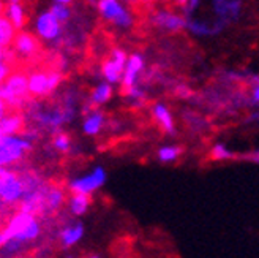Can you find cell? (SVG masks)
<instances>
[{
  "mask_svg": "<svg viewBox=\"0 0 259 258\" xmlns=\"http://www.w3.org/2000/svg\"><path fill=\"white\" fill-rule=\"evenodd\" d=\"M201 2H202V0H188L187 5H185V8L182 10V15H184V16H187V18L193 16L194 13H196V11L199 10Z\"/></svg>",
  "mask_w": 259,
  "mask_h": 258,
  "instance_id": "cell-32",
  "label": "cell"
},
{
  "mask_svg": "<svg viewBox=\"0 0 259 258\" xmlns=\"http://www.w3.org/2000/svg\"><path fill=\"white\" fill-rule=\"evenodd\" d=\"M4 16L15 25L16 30H22L27 24V13H25V8L21 4H5V10H4Z\"/></svg>",
  "mask_w": 259,
  "mask_h": 258,
  "instance_id": "cell-22",
  "label": "cell"
},
{
  "mask_svg": "<svg viewBox=\"0 0 259 258\" xmlns=\"http://www.w3.org/2000/svg\"><path fill=\"white\" fill-rule=\"evenodd\" d=\"M97 11L100 18L114 25L115 29L130 30L135 24V16L122 0H98Z\"/></svg>",
  "mask_w": 259,
  "mask_h": 258,
  "instance_id": "cell-3",
  "label": "cell"
},
{
  "mask_svg": "<svg viewBox=\"0 0 259 258\" xmlns=\"http://www.w3.org/2000/svg\"><path fill=\"white\" fill-rule=\"evenodd\" d=\"M112 95H114V86L103 80L92 87V92H90V97H89V103L92 106L100 108L103 105H106V103L112 98Z\"/></svg>",
  "mask_w": 259,
  "mask_h": 258,
  "instance_id": "cell-19",
  "label": "cell"
},
{
  "mask_svg": "<svg viewBox=\"0 0 259 258\" xmlns=\"http://www.w3.org/2000/svg\"><path fill=\"white\" fill-rule=\"evenodd\" d=\"M250 84H251V90L248 97V105L259 106V76H253L250 80Z\"/></svg>",
  "mask_w": 259,
  "mask_h": 258,
  "instance_id": "cell-30",
  "label": "cell"
},
{
  "mask_svg": "<svg viewBox=\"0 0 259 258\" xmlns=\"http://www.w3.org/2000/svg\"><path fill=\"white\" fill-rule=\"evenodd\" d=\"M30 119L36 125V128H45V130H53L54 133L59 132L63 125L70 124V118L65 113L62 106H40L35 105L32 106L30 113Z\"/></svg>",
  "mask_w": 259,
  "mask_h": 258,
  "instance_id": "cell-6",
  "label": "cell"
},
{
  "mask_svg": "<svg viewBox=\"0 0 259 258\" xmlns=\"http://www.w3.org/2000/svg\"><path fill=\"white\" fill-rule=\"evenodd\" d=\"M18 30L4 15H0V48H10Z\"/></svg>",
  "mask_w": 259,
  "mask_h": 258,
  "instance_id": "cell-25",
  "label": "cell"
},
{
  "mask_svg": "<svg viewBox=\"0 0 259 258\" xmlns=\"http://www.w3.org/2000/svg\"><path fill=\"white\" fill-rule=\"evenodd\" d=\"M0 176L4 179V186H2V190H0V200H2L7 206L19 204L24 197V192H25L22 177L18 176L10 166L0 168Z\"/></svg>",
  "mask_w": 259,
  "mask_h": 258,
  "instance_id": "cell-9",
  "label": "cell"
},
{
  "mask_svg": "<svg viewBox=\"0 0 259 258\" xmlns=\"http://www.w3.org/2000/svg\"><path fill=\"white\" fill-rule=\"evenodd\" d=\"M32 148L33 143L22 133L0 135V168L19 163Z\"/></svg>",
  "mask_w": 259,
  "mask_h": 258,
  "instance_id": "cell-4",
  "label": "cell"
},
{
  "mask_svg": "<svg viewBox=\"0 0 259 258\" xmlns=\"http://www.w3.org/2000/svg\"><path fill=\"white\" fill-rule=\"evenodd\" d=\"M126 59H128V54H126L125 49L114 48L109 53V56L105 60H103V63H101V76H103V80L111 83L112 86L120 84Z\"/></svg>",
  "mask_w": 259,
  "mask_h": 258,
  "instance_id": "cell-10",
  "label": "cell"
},
{
  "mask_svg": "<svg viewBox=\"0 0 259 258\" xmlns=\"http://www.w3.org/2000/svg\"><path fill=\"white\" fill-rule=\"evenodd\" d=\"M108 180V173L101 165H97L90 171L73 177L68 182V192L71 193H84V195H94L100 189L105 187Z\"/></svg>",
  "mask_w": 259,
  "mask_h": 258,
  "instance_id": "cell-8",
  "label": "cell"
},
{
  "mask_svg": "<svg viewBox=\"0 0 259 258\" xmlns=\"http://www.w3.org/2000/svg\"><path fill=\"white\" fill-rule=\"evenodd\" d=\"M4 235L7 239H16L22 242L24 246L35 242L41 235V224L38 222V218L35 214L21 211L13 214L7 225L4 227Z\"/></svg>",
  "mask_w": 259,
  "mask_h": 258,
  "instance_id": "cell-1",
  "label": "cell"
},
{
  "mask_svg": "<svg viewBox=\"0 0 259 258\" xmlns=\"http://www.w3.org/2000/svg\"><path fill=\"white\" fill-rule=\"evenodd\" d=\"M0 97L5 101L8 109H18L24 103L29 101V84H27V75L22 71L10 73L7 80L0 84Z\"/></svg>",
  "mask_w": 259,
  "mask_h": 258,
  "instance_id": "cell-2",
  "label": "cell"
},
{
  "mask_svg": "<svg viewBox=\"0 0 259 258\" xmlns=\"http://www.w3.org/2000/svg\"><path fill=\"white\" fill-rule=\"evenodd\" d=\"M84 119L81 124V130L85 136H98L106 124V114L103 113L100 108L92 106L90 103L82 108Z\"/></svg>",
  "mask_w": 259,
  "mask_h": 258,
  "instance_id": "cell-16",
  "label": "cell"
},
{
  "mask_svg": "<svg viewBox=\"0 0 259 258\" xmlns=\"http://www.w3.org/2000/svg\"><path fill=\"white\" fill-rule=\"evenodd\" d=\"M126 101H130V105H133L136 108L139 106H144L146 105V101H147V90L146 87L142 86L141 83L133 86V87H130L126 90H122Z\"/></svg>",
  "mask_w": 259,
  "mask_h": 258,
  "instance_id": "cell-24",
  "label": "cell"
},
{
  "mask_svg": "<svg viewBox=\"0 0 259 258\" xmlns=\"http://www.w3.org/2000/svg\"><path fill=\"white\" fill-rule=\"evenodd\" d=\"M13 51H15V54L18 57L24 60L33 59L40 53V40H38L36 35L25 32L24 29L18 30L15 40H13Z\"/></svg>",
  "mask_w": 259,
  "mask_h": 258,
  "instance_id": "cell-15",
  "label": "cell"
},
{
  "mask_svg": "<svg viewBox=\"0 0 259 258\" xmlns=\"http://www.w3.org/2000/svg\"><path fill=\"white\" fill-rule=\"evenodd\" d=\"M85 2L90 4V5H94V7H97V2H98V0H85Z\"/></svg>",
  "mask_w": 259,
  "mask_h": 258,
  "instance_id": "cell-41",
  "label": "cell"
},
{
  "mask_svg": "<svg viewBox=\"0 0 259 258\" xmlns=\"http://www.w3.org/2000/svg\"><path fill=\"white\" fill-rule=\"evenodd\" d=\"M122 2H125V4H133V2H136V0H122Z\"/></svg>",
  "mask_w": 259,
  "mask_h": 258,
  "instance_id": "cell-42",
  "label": "cell"
},
{
  "mask_svg": "<svg viewBox=\"0 0 259 258\" xmlns=\"http://www.w3.org/2000/svg\"><path fill=\"white\" fill-rule=\"evenodd\" d=\"M228 25L220 21V19H213V21H204V19H198L194 16L187 18V27L185 30H188L193 36L198 38H209V36H217L222 33Z\"/></svg>",
  "mask_w": 259,
  "mask_h": 258,
  "instance_id": "cell-14",
  "label": "cell"
},
{
  "mask_svg": "<svg viewBox=\"0 0 259 258\" xmlns=\"http://www.w3.org/2000/svg\"><path fill=\"white\" fill-rule=\"evenodd\" d=\"M53 2H56V4H65V5H71L74 0H53Z\"/></svg>",
  "mask_w": 259,
  "mask_h": 258,
  "instance_id": "cell-36",
  "label": "cell"
},
{
  "mask_svg": "<svg viewBox=\"0 0 259 258\" xmlns=\"http://www.w3.org/2000/svg\"><path fill=\"white\" fill-rule=\"evenodd\" d=\"M63 81L59 70H35L27 75L29 94L33 98H48L53 95Z\"/></svg>",
  "mask_w": 259,
  "mask_h": 258,
  "instance_id": "cell-5",
  "label": "cell"
},
{
  "mask_svg": "<svg viewBox=\"0 0 259 258\" xmlns=\"http://www.w3.org/2000/svg\"><path fill=\"white\" fill-rule=\"evenodd\" d=\"M2 186H4V179H2V176H0V190H2Z\"/></svg>",
  "mask_w": 259,
  "mask_h": 258,
  "instance_id": "cell-43",
  "label": "cell"
},
{
  "mask_svg": "<svg viewBox=\"0 0 259 258\" xmlns=\"http://www.w3.org/2000/svg\"><path fill=\"white\" fill-rule=\"evenodd\" d=\"M146 71V59L141 53H133L130 54L125 63V68H123V75H122V90H126L130 87H133L136 84L141 83L142 75Z\"/></svg>",
  "mask_w": 259,
  "mask_h": 258,
  "instance_id": "cell-12",
  "label": "cell"
},
{
  "mask_svg": "<svg viewBox=\"0 0 259 258\" xmlns=\"http://www.w3.org/2000/svg\"><path fill=\"white\" fill-rule=\"evenodd\" d=\"M22 0H5V4H21Z\"/></svg>",
  "mask_w": 259,
  "mask_h": 258,
  "instance_id": "cell-40",
  "label": "cell"
},
{
  "mask_svg": "<svg viewBox=\"0 0 259 258\" xmlns=\"http://www.w3.org/2000/svg\"><path fill=\"white\" fill-rule=\"evenodd\" d=\"M212 11L215 19L223 21L229 27L242 16L243 2L242 0H212Z\"/></svg>",
  "mask_w": 259,
  "mask_h": 258,
  "instance_id": "cell-13",
  "label": "cell"
},
{
  "mask_svg": "<svg viewBox=\"0 0 259 258\" xmlns=\"http://www.w3.org/2000/svg\"><path fill=\"white\" fill-rule=\"evenodd\" d=\"M150 113H152V118L160 127V130L166 135H176V121H174V116L169 109V106L166 105L163 101H157L153 103L152 108H150Z\"/></svg>",
  "mask_w": 259,
  "mask_h": 258,
  "instance_id": "cell-17",
  "label": "cell"
},
{
  "mask_svg": "<svg viewBox=\"0 0 259 258\" xmlns=\"http://www.w3.org/2000/svg\"><path fill=\"white\" fill-rule=\"evenodd\" d=\"M85 235V228L81 222H73L65 225L59 233V242L62 249H71L77 246Z\"/></svg>",
  "mask_w": 259,
  "mask_h": 258,
  "instance_id": "cell-18",
  "label": "cell"
},
{
  "mask_svg": "<svg viewBox=\"0 0 259 258\" xmlns=\"http://www.w3.org/2000/svg\"><path fill=\"white\" fill-rule=\"evenodd\" d=\"M4 10H5V2L0 0V15H4Z\"/></svg>",
  "mask_w": 259,
  "mask_h": 258,
  "instance_id": "cell-39",
  "label": "cell"
},
{
  "mask_svg": "<svg viewBox=\"0 0 259 258\" xmlns=\"http://www.w3.org/2000/svg\"><path fill=\"white\" fill-rule=\"evenodd\" d=\"M236 157V152L231 151L226 144L223 143H215L210 149V159L217 160V162H226V160H232Z\"/></svg>",
  "mask_w": 259,
  "mask_h": 258,
  "instance_id": "cell-27",
  "label": "cell"
},
{
  "mask_svg": "<svg viewBox=\"0 0 259 258\" xmlns=\"http://www.w3.org/2000/svg\"><path fill=\"white\" fill-rule=\"evenodd\" d=\"M63 204H65V192L60 187L49 186L48 192H46V197H45V204H43L41 214H45V215L54 214L62 208Z\"/></svg>",
  "mask_w": 259,
  "mask_h": 258,
  "instance_id": "cell-20",
  "label": "cell"
},
{
  "mask_svg": "<svg viewBox=\"0 0 259 258\" xmlns=\"http://www.w3.org/2000/svg\"><path fill=\"white\" fill-rule=\"evenodd\" d=\"M67 203L68 211L74 217H82L84 214H87L90 204H92V200H90V195H84V193H71Z\"/></svg>",
  "mask_w": 259,
  "mask_h": 258,
  "instance_id": "cell-23",
  "label": "cell"
},
{
  "mask_svg": "<svg viewBox=\"0 0 259 258\" xmlns=\"http://www.w3.org/2000/svg\"><path fill=\"white\" fill-rule=\"evenodd\" d=\"M243 159H245V160H248V162H251V163H257V165H259V148L254 149V151L247 152V154L243 156Z\"/></svg>",
  "mask_w": 259,
  "mask_h": 258,
  "instance_id": "cell-34",
  "label": "cell"
},
{
  "mask_svg": "<svg viewBox=\"0 0 259 258\" xmlns=\"http://www.w3.org/2000/svg\"><path fill=\"white\" fill-rule=\"evenodd\" d=\"M144 4H157V2H167V0H141Z\"/></svg>",
  "mask_w": 259,
  "mask_h": 258,
  "instance_id": "cell-38",
  "label": "cell"
},
{
  "mask_svg": "<svg viewBox=\"0 0 259 258\" xmlns=\"http://www.w3.org/2000/svg\"><path fill=\"white\" fill-rule=\"evenodd\" d=\"M150 24L158 30H163L167 33H176L180 30H185L187 16L172 10L160 8V10H155L150 15Z\"/></svg>",
  "mask_w": 259,
  "mask_h": 258,
  "instance_id": "cell-11",
  "label": "cell"
},
{
  "mask_svg": "<svg viewBox=\"0 0 259 258\" xmlns=\"http://www.w3.org/2000/svg\"><path fill=\"white\" fill-rule=\"evenodd\" d=\"M10 73H11V65H10V63L7 60L0 62V84H2L7 80V76Z\"/></svg>",
  "mask_w": 259,
  "mask_h": 258,
  "instance_id": "cell-33",
  "label": "cell"
},
{
  "mask_svg": "<svg viewBox=\"0 0 259 258\" xmlns=\"http://www.w3.org/2000/svg\"><path fill=\"white\" fill-rule=\"evenodd\" d=\"M182 148L177 144H164L157 151V159L161 163H174L182 156Z\"/></svg>",
  "mask_w": 259,
  "mask_h": 258,
  "instance_id": "cell-26",
  "label": "cell"
},
{
  "mask_svg": "<svg viewBox=\"0 0 259 258\" xmlns=\"http://www.w3.org/2000/svg\"><path fill=\"white\" fill-rule=\"evenodd\" d=\"M174 95L182 100H190L194 95V90L191 87H188L187 84H177L174 87Z\"/></svg>",
  "mask_w": 259,
  "mask_h": 258,
  "instance_id": "cell-31",
  "label": "cell"
},
{
  "mask_svg": "<svg viewBox=\"0 0 259 258\" xmlns=\"http://www.w3.org/2000/svg\"><path fill=\"white\" fill-rule=\"evenodd\" d=\"M187 2H188V0H174V4H176L180 10H184V8H185Z\"/></svg>",
  "mask_w": 259,
  "mask_h": 258,
  "instance_id": "cell-35",
  "label": "cell"
},
{
  "mask_svg": "<svg viewBox=\"0 0 259 258\" xmlns=\"http://www.w3.org/2000/svg\"><path fill=\"white\" fill-rule=\"evenodd\" d=\"M24 124H25V121L22 116L10 109V113H7L4 118L0 119V135L21 133L24 130Z\"/></svg>",
  "mask_w": 259,
  "mask_h": 258,
  "instance_id": "cell-21",
  "label": "cell"
},
{
  "mask_svg": "<svg viewBox=\"0 0 259 258\" xmlns=\"http://www.w3.org/2000/svg\"><path fill=\"white\" fill-rule=\"evenodd\" d=\"M5 241H7V238H5V235H4V231L0 230V249H2V246L5 244Z\"/></svg>",
  "mask_w": 259,
  "mask_h": 258,
  "instance_id": "cell-37",
  "label": "cell"
},
{
  "mask_svg": "<svg viewBox=\"0 0 259 258\" xmlns=\"http://www.w3.org/2000/svg\"><path fill=\"white\" fill-rule=\"evenodd\" d=\"M71 144H73V141H71V136L68 133H65L62 130L56 132L54 136H53V148L60 152V154H68L70 149H71Z\"/></svg>",
  "mask_w": 259,
  "mask_h": 258,
  "instance_id": "cell-28",
  "label": "cell"
},
{
  "mask_svg": "<svg viewBox=\"0 0 259 258\" xmlns=\"http://www.w3.org/2000/svg\"><path fill=\"white\" fill-rule=\"evenodd\" d=\"M49 10H51V13H53V15L63 25L71 19V15H73L70 5H65V4H56V2H53V4H51V7H49Z\"/></svg>",
  "mask_w": 259,
  "mask_h": 258,
  "instance_id": "cell-29",
  "label": "cell"
},
{
  "mask_svg": "<svg viewBox=\"0 0 259 258\" xmlns=\"http://www.w3.org/2000/svg\"><path fill=\"white\" fill-rule=\"evenodd\" d=\"M33 29L38 40L48 45L59 43L63 36V24L51 13L49 8L38 13L35 18Z\"/></svg>",
  "mask_w": 259,
  "mask_h": 258,
  "instance_id": "cell-7",
  "label": "cell"
}]
</instances>
